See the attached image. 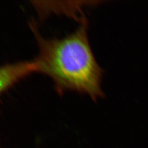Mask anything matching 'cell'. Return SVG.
Wrapping results in <instances>:
<instances>
[{"label":"cell","instance_id":"cell-1","mask_svg":"<svg viewBox=\"0 0 148 148\" xmlns=\"http://www.w3.org/2000/svg\"><path fill=\"white\" fill-rule=\"evenodd\" d=\"M30 27L39 48L34 60L36 72L49 77L59 93L76 91L94 101L103 97L101 86L103 71L92 52L85 18L76 30L62 38H45L35 23H31Z\"/></svg>","mask_w":148,"mask_h":148},{"label":"cell","instance_id":"cell-2","mask_svg":"<svg viewBox=\"0 0 148 148\" xmlns=\"http://www.w3.org/2000/svg\"><path fill=\"white\" fill-rule=\"evenodd\" d=\"M34 72H36L34 61L17 62L0 66V99L4 92Z\"/></svg>","mask_w":148,"mask_h":148},{"label":"cell","instance_id":"cell-3","mask_svg":"<svg viewBox=\"0 0 148 148\" xmlns=\"http://www.w3.org/2000/svg\"><path fill=\"white\" fill-rule=\"evenodd\" d=\"M0 148H1V147H0Z\"/></svg>","mask_w":148,"mask_h":148}]
</instances>
